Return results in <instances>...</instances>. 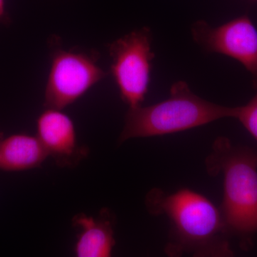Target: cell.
I'll use <instances>...</instances> for the list:
<instances>
[{
    "instance_id": "obj_9",
    "label": "cell",
    "mask_w": 257,
    "mask_h": 257,
    "mask_svg": "<svg viewBox=\"0 0 257 257\" xmlns=\"http://www.w3.org/2000/svg\"><path fill=\"white\" fill-rule=\"evenodd\" d=\"M48 157L37 136L15 134L0 140V171L32 170L40 167Z\"/></svg>"
},
{
    "instance_id": "obj_10",
    "label": "cell",
    "mask_w": 257,
    "mask_h": 257,
    "mask_svg": "<svg viewBox=\"0 0 257 257\" xmlns=\"http://www.w3.org/2000/svg\"><path fill=\"white\" fill-rule=\"evenodd\" d=\"M233 118L239 120L257 141V93L247 104L234 107Z\"/></svg>"
},
{
    "instance_id": "obj_6",
    "label": "cell",
    "mask_w": 257,
    "mask_h": 257,
    "mask_svg": "<svg viewBox=\"0 0 257 257\" xmlns=\"http://www.w3.org/2000/svg\"><path fill=\"white\" fill-rule=\"evenodd\" d=\"M193 37L207 52L222 54L239 61L253 76L257 88V30L246 15L218 28L206 22L193 25Z\"/></svg>"
},
{
    "instance_id": "obj_1",
    "label": "cell",
    "mask_w": 257,
    "mask_h": 257,
    "mask_svg": "<svg viewBox=\"0 0 257 257\" xmlns=\"http://www.w3.org/2000/svg\"><path fill=\"white\" fill-rule=\"evenodd\" d=\"M146 204L151 214H165L170 219V237L165 248L170 256L234 254L221 209L205 196L187 188L171 194L154 189L147 195Z\"/></svg>"
},
{
    "instance_id": "obj_4",
    "label": "cell",
    "mask_w": 257,
    "mask_h": 257,
    "mask_svg": "<svg viewBox=\"0 0 257 257\" xmlns=\"http://www.w3.org/2000/svg\"><path fill=\"white\" fill-rule=\"evenodd\" d=\"M45 86V108L62 109L80 99L106 77L96 52L61 48L55 41Z\"/></svg>"
},
{
    "instance_id": "obj_11",
    "label": "cell",
    "mask_w": 257,
    "mask_h": 257,
    "mask_svg": "<svg viewBox=\"0 0 257 257\" xmlns=\"http://www.w3.org/2000/svg\"><path fill=\"white\" fill-rule=\"evenodd\" d=\"M10 23V18L7 10L6 1L0 0V24L8 25Z\"/></svg>"
},
{
    "instance_id": "obj_3",
    "label": "cell",
    "mask_w": 257,
    "mask_h": 257,
    "mask_svg": "<svg viewBox=\"0 0 257 257\" xmlns=\"http://www.w3.org/2000/svg\"><path fill=\"white\" fill-rule=\"evenodd\" d=\"M234 107L219 105L194 94L183 81L175 82L165 100L128 108L120 143L130 139L171 135L209 124L222 118H233Z\"/></svg>"
},
{
    "instance_id": "obj_2",
    "label": "cell",
    "mask_w": 257,
    "mask_h": 257,
    "mask_svg": "<svg viewBox=\"0 0 257 257\" xmlns=\"http://www.w3.org/2000/svg\"><path fill=\"white\" fill-rule=\"evenodd\" d=\"M206 167L209 175L224 177L220 209L230 236H236L243 249L251 248L257 234V152L220 137L213 144Z\"/></svg>"
},
{
    "instance_id": "obj_8",
    "label": "cell",
    "mask_w": 257,
    "mask_h": 257,
    "mask_svg": "<svg viewBox=\"0 0 257 257\" xmlns=\"http://www.w3.org/2000/svg\"><path fill=\"white\" fill-rule=\"evenodd\" d=\"M72 225L79 231L74 247L76 256H111L116 241L109 211L101 210L98 217L76 214Z\"/></svg>"
},
{
    "instance_id": "obj_12",
    "label": "cell",
    "mask_w": 257,
    "mask_h": 257,
    "mask_svg": "<svg viewBox=\"0 0 257 257\" xmlns=\"http://www.w3.org/2000/svg\"><path fill=\"white\" fill-rule=\"evenodd\" d=\"M3 138H4V134L2 133V132H0V140H1Z\"/></svg>"
},
{
    "instance_id": "obj_7",
    "label": "cell",
    "mask_w": 257,
    "mask_h": 257,
    "mask_svg": "<svg viewBox=\"0 0 257 257\" xmlns=\"http://www.w3.org/2000/svg\"><path fill=\"white\" fill-rule=\"evenodd\" d=\"M36 136L60 167H74L89 153L79 145L73 121L62 109L45 108L37 119Z\"/></svg>"
},
{
    "instance_id": "obj_5",
    "label": "cell",
    "mask_w": 257,
    "mask_h": 257,
    "mask_svg": "<svg viewBox=\"0 0 257 257\" xmlns=\"http://www.w3.org/2000/svg\"><path fill=\"white\" fill-rule=\"evenodd\" d=\"M111 73L121 99L130 108L142 105L151 77L152 33L148 28L130 32L108 45Z\"/></svg>"
}]
</instances>
